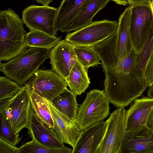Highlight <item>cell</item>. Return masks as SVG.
I'll list each match as a JSON object with an SVG mask.
<instances>
[{
	"label": "cell",
	"mask_w": 153,
	"mask_h": 153,
	"mask_svg": "<svg viewBox=\"0 0 153 153\" xmlns=\"http://www.w3.org/2000/svg\"><path fill=\"white\" fill-rule=\"evenodd\" d=\"M37 2L39 3L43 6H48L53 0H36Z\"/></svg>",
	"instance_id": "33"
},
{
	"label": "cell",
	"mask_w": 153,
	"mask_h": 153,
	"mask_svg": "<svg viewBox=\"0 0 153 153\" xmlns=\"http://www.w3.org/2000/svg\"><path fill=\"white\" fill-rule=\"evenodd\" d=\"M111 0H91L71 23L61 32L78 30L92 22L94 16Z\"/></svg>",
	"instance_id": "19"
},
{
	"label": "cell",
	"mask_w": 153,
	"mask_h": 153,
	"mask_svg": "<svg viewBox=\"0 0 153 153\" xmlns=\"http://www.w3.org/2000/svg\"><path fill=\"white\" fill-rule=\"evenodd\" d=\"M110 102L104 90L94 89L87 93L79 105L75 122L82 131L103 120L110 114Z\"/></svg>",
	"instance_id": "4"
},
{
	"label": "cell",
	"mask_w": 153,
	"mask_h": 153,
	"mask_svg": "<svg viewBox=\"0 0 153 153\" xmlns=\"http://www.w3.org/2000/svg\"><path fill=\"white\" fill-rule=\"evenodd\" d=\"M76 97L67 88L50 102L59 111L75 121L79 109Z\"/></svg>",
	"instance_id": "21"
},
{
	"label": "cell",
	"mask_w": 153,
	"mask_h": 153,
	"mask_svg": "<svg viewBox=\"0 0 153 153\" xmlns=\"http://www.w3.org/2000/svg\"><path fill=\"white\" fill-rule=\"evenodd\" d=\"M152 0H127L128 4L130 7L149 3Z\"/></svg>",
	"instance_id": "31"
},
{
	"label": "cell",
	"mask_w": 153,
	"mask_h": 153,
	"mask_svg": "<svg viewBox=\"0 0 153 153\" xmlns=\"http://www.w3.org/2000/svg\"><path fill=\"white\" fill-rule=\"evenodd\" d=\"M91 0H63L58 8L55 22L56 32L68 25Z\"/></svg>",
	"instance_id": "17"
},
{
	"label": "cell",
	"mask_w": 153,
	"mask_h": 153,
	"mask_svg": "<svg viewBox=\"0 0 153 153\" xmlns=\"http://www.w3.org/2000/svg\"><path fill=\"white\" fill-rule=\"evenodd\" d=\"M19 148L0 139V153H17Z\"/></svg>",
	"instance_id": "30"
},
{
	"label": "cell",
	"mask_w": 153,
	"mask_h": 153,
	"mask_svg": "<svg viewBox=\"0 0 153 153\" xmlns=\"http://www.w3.org/2000/svg\"><path fill=\"white\" fill-rule=\"evenodd\" d=\"M49 103L54 121L53 129L63 143L71 145L74 149L81 136L82 131L74 121L59 111L50 102Z\"/></svg>",
	"instance_id": "13"
},
{
	"label": "cell",
	"mask_w": 153,
	"mask_h": 153,
	"mask_svg": "<svg viewBox=\"0 0 153 153\" xmlns=\"http://www.w3.org/2000/svg\"><path fill=\"white\" fill-rule=\"evenodd\" d=\"M106 121H101L82 130L72 153H96L104 136Z\"/></svg>",
	"instance_id": "16"
},
{
	"label": "cell",
	"mask_w": 153,
	"mask_h": 153,
	"mask_svg": "<svg viewBox=\"0 0 153 153\" xmlns=\"http://www.w3.org/2000/svg\"><path fill=\"white\" fill-rule=\"evenodd\" d=\"M74 49L78 62L88 69L101 64L98 54L94 46L74 45Z\"/></svg>",
	"instance_id": "24"
},
{
	"label": "cell",
	"mask_w": 153,
	"mask_h": 153,
	"mask_svg": "<svg viewBox=\"0 0 153 153\" xmlns=\"http://www.w3.org/2000/svg\"><path fill=\"white\" fill-rule=\"evenodd\" d=\"M118 22L108 19L92 22L73 32L67 33L65 40L74 45L94 46L116 32Z\"/></svg>",
	"instance_id": "6"
},
{
	"label": "cell",
	"mask_w": 153,
	"mask_h": 153,
	"mask_svg": "<svg viewBox=\"0 0 153 153\" xmlns=\"http://www.w3.org/2000/svg\"><path fill=\"white\" fill-rule=\"evenodd\" d=\"M4 76L0 77V100L13 97L21 90L22 86Z\"/></svg>",
	"instance_id": "28"
},
{
	"label": "cell",
	"mask_w": 153,
	"mask_h": 153,
	"mask_svg": "<svg viewBox=\"0 0 153 153\" xmlns=\"http://www.w3.org/2000/svg\"><path fill=\"white\" fill-rule=\"evenodd\" d=\"M97 51L105 75L104 90L110 103L118 108L125 107L142 95L149 87L143 71L135 67L131 57L118 58L114 44L104 45Z\"/></svg>",
	"instance_id": "1"
},
{
	"label": "cell",
	"mask_w": 153,
	"mask_h": 153,
	"mask_svg": "<svg viewBox=\"0 0 153 153\" xmlns=\"http://www.w3.org/2000/svg\"><path fill=\"white\" fill-rule=\"evenodd\" d=\"M114 1L117 4L123 5H126L128 4L127 0H111Z\"/></svg>",
	"instance_id": "34"
},
{
	"label": "cell",
	"mask_w": 153,
	"mask_h": 153,
	"mask_svg": "<svg viewBox=\"0 0 153 153\" xmlns=\"http://www.w3.org/2000/svg\"><path fill=\"white\" fill-rule=\"evenodd\" d=\"M1 131L0 139L16 146L21 140L19 134H16L13 129L4 111H0Z\"/></svg>",
	"instance_id": "26"
},
{
	"label": "cell",
	"mask_w": 153,
	"mask_h": 153,
	"mask_svg": "<svg viewBox=\"0 0 153 153\" xmlns=\"http://www.w3.org/2000/svg\"><path fill=\"white\" fill-rule=\"evenodd\" d=\"M126 111L124 107L119 108L111 114L106 121L105 133L96 153H120L126 133Z\"/></svg>",
	"instance_id": "8"
},
{
	"label": "cell",
	"mask_w": 153,
	"mask_h": 153,
	"mask_svg": "<svg viewBox=\"0 0 153 153\" xmlns=\"http://www.w3.org/2000/svg\"><path fill=\"white\" fill-rule=\"evenodd\" d=\"M153 107V98L144 96L134 100L126 111V132L137 131L146 127Z\"/></svg>",
	"instance_id": "12"
},
{
	"label": "cell",
	"mask_w": 153,
	"mask_h": 153,
	"mask_svg": "<svg viewBox=\"0 0 153 153\" xmlns=\"http://www.w3.org/2000/svg\"><path fill=\"white\" fill-rule=\"evenodd\" d=\"M26 33L19 16L9 8L0 12V60L7 61L26 52Z\"/></svg>",
	"instance_id": "2"
},
{
	"label": "cell",
	"mask_w": 153,
	"mask_h": 153,
	"mask_svg": "<svg viewBox=\"0 0 153 153\" xmlns=\"http://www.w3.org/2000/svg\"><path fill=\"white\" fill-rule=\"evenodd\" d=\"M153 52V23L145 44L139 53L137 54L135 61L136 67L144 73L148 60Z\"/></svg>",
	"instance_id": "27"
},
{
	"label": "cell",
	"mask_w": 153,
	"mask_h": 153,
	"mask_svg": "<svg viewBox=\"0 0 153 153\" xmlns=\"http://www.w3.org/2000/svg\"><path fill=\"white\" fill-rule=\"evenodd\" d=\"M131 13V7H128L125 9L119 18L115 53L120 58L127 55L132 49L129 30Z\"/></svg>",
	"instance_id": "18"
},
{
	"label": "cell",
	"mask_w": 153,
	"mask_h": 153,
	"mask_svg": "<svg viewBox=\"0 0 153 153\" xmlns=\"http://www.w3.org/2000/svg\"><path fill=\"white\" fill-rule=\"evenodd\" d=\"M88 70L77 61L65 79L70 91L76 96L84 93L90 83Z\"/></svg>",
	"instance_id": "20"
},
{
	"label": "cell",
	"mask_w": 153,
	"mask_h": 153,
	"mask_svg": "<svg viewBox=\"0 0 153 153\" xmlns=\"http://www.w3.org/2000/svg\"><path fill=\"white\" fill-rule=\"evenodd\" d=\"M29 91L33 111L47 126L53 128L54 121L50 110L49 101L33 91L29 90Z\"/></svg>",
	"instance_id": "22"
},
{
	"label": "cell",
	"mask_w": 153,
	"mask_h": 153,
	"mask_svg": "<svg viewBox=\"0 0 153 153\" xmlns=\"http://www.w3.org/2000/svg\"><path fill=\"white\" fill-rule=\"evenodd\" d=\"M149 88L147 91L148 96L153 98V83Z\"/></svg>",
	"instance_id": "35"
},
{
	"label": "cell",
	"mask_w": 153,
	"mask_h": 153,
	"mask_svg": "<svg viewBox=\"0 0 153 153\" xmlns=\"http://www.w3.org/2000/svg\"><path fill=\"white\" fill-rule=\"evenodd\" d=\"M74 47V45L65 40H61L48 54L51 69L65 80L77 61Z\"/></svg>",
	"instance_id": "11"
},
{
	"label": "cell",
	"mask_w": 153,
	"mask_h": 153,
	"mask_svg": "<svg viewBox=\"0 0 153 153\" xmlns=\"http://www.w3.org/2000/svg\"><path fill=\"white\" fill-rule=\"evenodd\" d=\"M146 126L153 132V107L147 119Z\"/></svg>",
	"instance_id": "32"
},
{
	"label": "cell",
	"mask_w": 153,
	"mask_h": 153,
	"mask_svg": "<svg viewBox=\"0 0 153 153\" xmlns=\"http://www.w3.org/2000/svg\"><path fill=\"white\" fill-rule=\"evenodd\" d=\"M72 151L73 149L65 146L58 149L49 148L32 139L19 148L17 153H72Z\"/></svg>",
	"instance_id": "25"
},
{
	"label": "cell",
	"mask_w": 153,
	"mask_h": 153,
	"mask_svg": "<svg viewBox=\"0 0 153 153\" xmlns=\"http://www.w3.org/2000/svg\"><path fill=\"white\" fill-rule=\"evenodd\" d=\"M25 39L29 47H33L51 49L61 40V37L52 36L44 32L30 30L26 33Z\"/></svg>",
	"instance_id": "23"
},
{
	"label": "cell",
	"mask_w": 153,
	"mask_h": 153,
	"mask_svg": "<svg viewBox=\"0 0 153 153\" xmlns=\"http://www.w3.org/2000/svg\"><path fill=\"white\" fill-rule=\"evenodd\" d=\"M144 75L146 81L149 87L153 83V52L146 64Z\"/></svg>",
	"instance_id": "29"
},
{
	"label": "cell",
	"mask_w": 153,
	"mask_h": 153,
	"mask_svg": "<svg viewBox=\"0 0 153 153\" xmlns=\"http://www.w3.org/2000/svg\"><path fill=\"white\" fill-rule=\"evenodd\" d=\"M27 128L28 134L32 139L43 146L55 149L65 147L53 129L47 126L33 110Z\"/></svg>",
	"instance_id": "15"
},
{
	"label": "cell",
	"mask_w": 153,
	"mask_h": 153,
	"mask_svg": "<svg viewBox=\"0 0 153 153\" xmlns=\"http://www.w3.org/2000/svg\"><path fill=\"white\" fill-rule=\"evenodd\" d=\"M130 7V39L132 49L137 54L145 44L153 23V0Z\"/></svg>",
	"instance_id": "7"
},
{
	"label": "cell",
	"mask_w": 153,
	"mask_h": 153,
	"mask_svg": "<svg viewBox=\"0 0 153 153\" xmlns=\"http://www.w3.org/2000/svg\"><path fill=\"white\" fill-rule=\"evenodd\" d=\"M51 49L31 47L25 52L5 63H0V71L22 86L30 79L48 58Z\"/></svg>",
	"instance_id": "3"
},
{
	"label": "cell",
	"mask_w": 153,
	"mask_h": 153,
	"mask_svg": "<svg viewBox=\"0 0 153 153\" xmlns=\"http://www.w3.org/2000/svg\"><path fill=\"white\" fill-rule=\"evenodd\" d=\"M120 153H153V132L146 126L139 130L126 132Z\"/></svg>",
	"instance_id": "14"
},
{
	"label": "cell",
	"mask_w": 153,
	"mask_h": 153,
	"mask_svg": "<svg viewBox=\"0 0 153 153\" xmlns=\"http://www.w3.org/2000/svg\"><path fill=\"white\" fill-rule=\"evenodd\" d=\"M57 9L49 6L32 5L23 11L22 20L30 30L39 31L56 36L55 22Z\"/></svg>",
	"instance_id": "10"
},
{
	"label": "cell",
	"mask_w": 153,
	"mask_h": 153,
	"mask_svg": "<svg viewBox=\"0 0 153 153\" xmlns=\"http://www.w3.org/2000/svg\"><path fill=\"white\" fill-rule=\"evenodd\" d=\"M25 85L49 102L68 86L65 80L51 69H38Z\"/></svg>",
	"instance_id": "9"
},
{
	"label": "cell",
	"mask_w": 153,
	"mask_h": 153,
	"mask_svg": "<svg viewBox=\"0 0 153 153\" xmlns=\"http://www.w3.org/2000/svg\"><path fill=\"white\" fill-rule=\"evenodd\" d=\"M30 93L27 87L22 86L13 97L0 100V111H4L12 127L17 134L27 128L32 111Z\"/></svg>",
	"instance_id": "5"
}]
</instances>
